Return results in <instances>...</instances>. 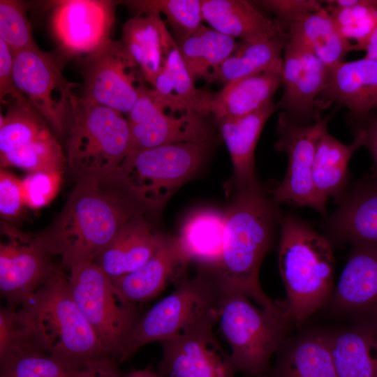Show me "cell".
Instances as JSON below:
<instances>
[{
	"label": "cell",
	"mask_w": 377,
	"mask_h": 377,
	"mask_svg": "<svg viewBox=\"0 0 377 377\" xmlns=\"http://www.w3.org/2000/svg\"><path fill=\"white\" fill-rule=\"evenodd\" d=\"M167 110L144 85L126 114L130 134L128 153L180 142H212L214 131L207 116L194 111L177 115L166 113Z\"/></svg>",
	"instance_id": "4fadbf2b"
},
{
	"label": "cell",
	"mask_w": 377,
	"mask_h": 377,
	"mask_svg": "<svg viewBox=\"0 0 377 377\" xmlns=\"http://www.w3.org/2000/svg\"><path fill=\"white\" fill-rule=\"evenodd\" d=\"M8 237L0 246V291L8 306L22 305L56 269L53 256L36 235L23 233L8 225Z\"/></svg>",
	"instance_id": "9a60e30c"
},
{
	"label": "cell",
	"mask_w": 377,
	"mask_h": 377,
	"mask_svg": "<svg viewBox=\"0 0 377 377\" xmlns=\"http://www.w3.org/2000/svg\"><path fill=\"white\" fill-rule=\"evenodd\" d=\"M160 29L164 57L163 69L173 89L179 110L182 112L194 111L208 116V105L212 93L195 87L181 56L177 43L162 19Z\"/></svg>",
	"instance_id": "e575fe53"
},
{
	"label": "cell",
	"mask_w": 377,
	"mask_h": 377,
	"mask_svg": "<svg viewBox=\"0 0 377 377\" xmlns=\"http://www.w3.org/2000/svg\"><path fill=\"white\" fill-rule=\"evenodd\" d=\"M330 69L301 44L288 40L283 52V94L278 106L301 124L313 117L316 98L321 95Z\"/></svg>",
	"instance_id": "ac0fdd59"
},
{
	"label": "cell",
	"mask_w": 377,
	"mask_h": 377,
	"mask_svg": "<svg viewBox=\"0 0 377 377\" xmlns=\"http://www.w3.org/2000/svg\"><path fill=\"white\" fill-rule=\"evenodd\" d=\"M265 377H339L330 332L309 331L286 341Z\"/></svg>",
	"instance_id": "cb8c5ba5"
},
{
	"label": "cell",
	"mask_w": 377,
	"mask_h": 377,
	"mask_svg": "<svg viewBox=\"0 0 377 377\" xmlns=\"http://www.w3.org/2000/svg\"><path fill=\"white\" fill-rule=\"evenodd\" d=\"M120 3L137 14L165 15L177 38L176 42L194 33L203 21L200 0H133Z\"/></svg>",
	"instance_id": "d590c367"
},
{
	"label": "cell",
	"mask_w": 377,
	"mask_h": 377,
	"mask_svg": "<svg viewBox=\"0 0 377 377\" xmlns=\"http://www.w3.org/2000/svg\"><path fill=\"white\" fill-rule=\"evenodd\" d=\"M13 50L0 39V98L1 103L8 96L10 100L27 98L15 87L13 80Z\"/></svg>",
	"instance_id": "7bdbcfd3"
},
{
	"label": "cell",
	"mask_w": 377,
	"mask_h": 377,
	"mask_svg": "<svg viewBox=\"0 0 377 377\" xmlns=\"http://www.w3.org/2000/svg\"><path fill=\"white\" fill-rule=\"evenodd\" d=\"M286 34L289 40L303 45L329 69L353 50V44L340 34L324 7L290 24Z\"/></svg>",
	"instance_id": "4dcf8cb0"
},
{
	"label": "cell",
	"mask_w": 377,
	"mask_h": 377,
	"mask_svg": "<svg viewBox=\"0 0 377 377\" xmlns=\"http://www.w3.org/2000/svg\"><path fill=\"white\" fill-rule=\"evenodd\" d=\"M361 117L377 108V60L363 57L342 61L330 68L322 94Z\"/></svg>",
	"instance_id": "d4e9b609"
},
{
	"label": "cell",
	"mask_w": 377,
	"mask_h": 377,
	"mask_svg": "<svg viewBox=\"0 0 377 377\" xmlns=\"http://www.w3.org/2000/svg\"><path fill=\"white\" fill-rule=\"evenodd\" d=\"M351 144L346 145L331 135L327 130L320 137L312 165V182L320 202L325 205L327 199L339 195L348 178V165L353 154L364 146L363 137L353 131Z\"/></svg>",
	"instance_id": "f546056e"
},
{
	"label": "cell",
	"mask_w": 377,
	"mask_h": 377,
	"mask_svg": "<svg viewBox=\"0 0 377 377\" xmlns=\"http://www.w3.org/2000/svg\"><path fill=\"white\" fill-rule=\"evenodd\" d=\"M203 21L214 29L242 42L256 43L286 33L276 20L266 17L244 0H202Z\"/></svg>",
	"instance_id": "603a6c76"
},
{
	"label": "cell",
	"mask_w": 377,
	"mask_h": 377,
	"mask_svg": "<svg viewBox=\"0 0 377 377\" xmlns=\"http://www.w3.org/2000/svg\"><path fill=\"white\" fill-rule=\"evenodd\" d=\"M189 262L178 237L165 235L156 253L140 268L110 278L113 291L122 303L137 306L160 293Z\"/></svg>",
	"instance_id": "ffe728a7"
},
{
	"label": "cell",
	"mask_w": 377,
	"mask_h": 377,
	"mask_svg": "<svg viewBox=\"0 0 377 377\" xmlns=\"http://www.w3.org/2000/svg\"><path fill=\"white\" fill-rule=\"evenodd\" d=\"M338 31L354 45L363 42L377 24V0L326 1Z\"/></svg>",
	"instance_id": "8d00e7d4"
},
{
	"label": "cell",
	"mask_w": 377,
	"mask_h": 377,
	"mask_svg": "<svg viewBox=\"0 0 377 377\" xmlns=\"http://www.w3.org/2000/svg\"><path fill=\"white\" fill-rule=\"evenodd\" d=\"M332 301L338 311L377 318V245L352 243Z\"/></svg>",
	"instance_id": "d6986e66"
},
{
	"label": "cell",
	"mask_w": 377,
	"mask_h": 377,
	"mask_svg": "<svg viewBox=\"0 0 377 377\" xmlns=\"http://www.w3.org/2000/svg\"><path fill=\"white\" fill-rule=\"evenodd\" d=\"M329 226L340 240L377 245V179L361 184L341 200Z\"/></svg>",
	"instance_id": "83f0119b"
},
{
	"label": "cell",
	"mask_w": 377,
	"mask_h": 377,
	"mask_svg": "<svg viewBox=\"0 0 377 377\" xmlns=\"http://www.w3.org/2000/svg\"><path fill=\"white\" fill-rule=\"evenodd\" d=\"M213 325L160 342V377H234L230 354L217 341Z\"/></svg>",
	"instance_id": "e0dca14e"
},
{
	"label": "cell",
	"mask_w": 377,
	"mask_h": 377,
	"mask_svg": "<svg viewBox=\"0 0 377 377\" xmlns=\"http://www.w3.org/2000/svg\"><path fill=\"white\" fill-rule=\"evenodd\" d=\"M13 80L16 88L59 135L68 129L70 99L77 83L67 80L54 60L41 51H14Z\"/></svg>",
	"instance_id": "5bb4252c"
},
{
	"label": "cell",
	"mask_w": 377,
	"mask_h": 377,
	"mask_svg": "<svg viewBox=\"0 0 377 377\" xmlns=\"http://www.w3.org/2000/svg\"><path fill=\"white\" fill-rule=\"evenodd\" d=\"M349 121L353 131L359 132L363 137L364 146L367 147L373 158L377 179V110L361 117L350 114Z\"/></svg>",
	"instance_id": "ee69618b"
},
{
	"label": "cell",
	"mask_w": 377,
	"mask_h": 377,
	"mask_svg": "<svg viewBox=\"0 0 377 377\" xmlns=\"http://www.w3.org/2000/svg\"><path fill=\"white\" fill-rule=\"evenodd\" d=\"M164 236L154 232L145 217L132 219L120 229L94 262L110 278L131 274L154 256Z\"/></svg>",
	"instance_id": "7402d4cb"
},
{
	"label": "cell",
	"mask_w": 377,
	"mask_h": 377,
	"mask_svg": "<svg viewBox=\"0 0 377 377\" xmlns=\"http://www.w3.org/2000/svg\"><path fill=\"white\" fill-rule=\"evenodd\" d=\"M45 350L73 368L108 356L75 302L68 278L56 269L19 310Z\"/></svg>",
	"instance_id": "277c9868"
},
{
	"label": "cell",
	"mask_w": 377,
	"mask_h": 377,
	"mask_svg": "<svg viewBox=\"0 0 377 377\" xmlns=\"http://www.w3.org/2000/svg\"><path fill=\"white\" fill-rule=\"evenodd\" d=\"M0 377H73L76 369L34 347L0 359Z\"/></svg>",
	"instance_id": "74e56055"
},
{
	"label": "cell",
	"mask_w": 377,
	"mask_h": 377,
	"mask_svg": "<svg viewBox=\"0 0 377 377\" xmlns=\"http://www.w3.org/2000/svg\"><path fill=\"white\" fill-rule=\"evenodd\" d=\"M73 377H121V374L114 360L105 356L77 368Z\"/></svg>",
	"instance_id": "f6af8a7d"
},
{
	"label": "cell",
	"mask_w": 377,
	"mask_h": 377,
	"mask_svg": "<svg viewBox=\"0 0 377 377\" xmlns=\"http://www.w3.org/2000/svg\"><path fill=\"white\" fill-rule=\"evenodd\" d=\"M330 342L339 377H377V318L330 332Z\"/></svg>",
	"instance_id": "484cf974"
},
{
	"label": "cell",
	"mask_w": 377,
	"mask_h": 377,
	"mask_svg": "<svg viewBox=\"0 0 377 377\" xmlns=\"http://www.w3.org/2000/svg\"><path fill=\"white\" fill-rule=\"evenodd\" d=\"M124 377H160V376L152 369L147 368L131 371Z\"/></svg>",
	"instance_id": "7dc6e473"
},
{
	"label": "cell",
	"mask_w": 377,
	"mask_h": 377,
	"mask_svg": "<svg viewBox=\"0 0 377 377\" xmlns=\"http://www.w3.org/2000/svg\"><path fill=\"white\" fill-rule=\"evenodd\" d=\"M278 251L287 312L300 325L323 306L331 295L334 258L329 241L300 219L281 216Z\"/></svg>",
	"instance_id": "3957f363"
},
{
	"label": "cell",
	"mask_w": 377,
	"mask_h": 377,
	"mask_svg": "<svg viewBox=\"0 0 377 377\" xmlns=\"http://www.w3.org/2000/svg\"><path fill=\"white\" fill-rule=\"evenodd\" d=\"M223 296L210 270L181 280L172 293L139 318L124 345L119 362L147 343L214 326L218 323Z\"/></svg>",
	"instance_id": "52a82bcc"
},
{
	"label": "cell",
	"mask_w": 377,
	"mask_h": 377,
	"mask_svg": "<svg viewBox=\"0 0 377 377\" xmlns=\"http://www.w3.org/2000/svg\"><path fill=\"white\" fill-rule=\"evenodd\" d=\"M226 214L213 209L193 212L184 222L179 240L190 261L212 270L222 253Z\"/></svg>",
	"instance_id": "d6a6232c"
},
{
	"label": "cell",
	"mask_w": 377,
	"mask_h": 377,
	"mask_svg": "<svg viewBox=\"0 0 377 377\" xmlns=\"http://www.w3.org/2000/svg\"><path fill=\"white\" fill-rule=\"evenodd\" d=\"M117 1H59L52 8L51 27L59 48L68 56L87 55L110 38Z\"/></svg>",
	"instance_id": "2e32d148"
},
{
	"label": "cell",
	"mask_w": 377,
	"mask_h": 377,
	"mask_svg": "<svg viewBox=\"0 0 377 377\" xmlns=\"http://www.w3.org/2000/svg\"><path fill=\"white\" fill-rule=\"evenodd\" d=\"M61 173L57 171L33 172L22 179L26 206L38 209L47 205L59 191Z\"/></svg>",
	"instance_id": "ab89813d"
},
{
	"label": "cell",
	"mask_w": 377,
	"mask_h": 377,
	"mask_svg": "<svg viewBox=\"0 0 377 377\" xmlns=\"http://www.w3.org/2000/svg\"><path fill=\"white\" fill-rule=\"evenodd\" d=\"M27 10L22 1H0V39L14 51H41L34 38Z\"/></svg>",
	"instance_id": "f35d334b"
},
{
	"label": "cell",
	"mask_w": 377,
	"mask_h": 377,
	"mask_svg": "<svg viewBox=\"0 0 377 377\" xmlns=\"http://www.w3.org/2000/svg\"><path fill=\"white\" fill-rule=\"evenodd\" d=\"M276 110L272 101L245 116L215 121L232 161L230 184L236 191L258 185L255 174V150L263 128Z\"/></svg>",
	"instance_id": "44dd1931"
},
{
	"label": "cell",
	"mask_w": 377,
	"mask_h": 377,
	"mask_svg": "<svg viewBox=\"0 0 377 377\" xmlns=\"http://www.w3.org/2000/svg\"><path fill=\"white\" fill-rule=\"evenodd\" d=\"M26 206L22 180L11 172L1 169L0 213L1 217L12 219L20 215Z\"/></svg>",
	"instance_id": "b9f144b4"
},
{
	"label": "cell",
	"mask_w": 377,
	"mask_h": 377,
	"mask_svg": "<svg viewBox=\"0 0 377 377\" xmlns=\"http://www.w3.org/2000/svg\"><path fill=\"white\" fill-rule=\"evenodd\" d=\"M68 129L66 166L77 181L112 175L128 152L129 127L123 114L74 94Z\"/></svg>",
	"instance_id": "5b68a950"
},
{
	"label": "cell",
	"mask_w": 377,
	"mask_h": 377,
	"mask_svg": "<svg viewBox=\"0 0 377 377\" xmlns=\"http://www.w3.org/2000/svg\"><path fill=\"white\" fill-rule=\"evenodd\" d=\"M282 86V74L266 72L230 83L212 94L208 113L214 121L249 114L272 101Z\"/></svg>",
	"instance_id": "4316f807"
},
{
	"label": "cell",
	"mask_w": 377,
	"mask_h": 377,
	"mask_svg": "<svg viewBox=\"0 0 377 377\" xmlns=\"http://www.w3.org/2000/svg\"><path fill=\"white\" fill-rule=\"evenodd\" d=\"M376 110H377V108H376Z\"/></svg>",
	"instance_id": "c3c4849f"
},
{
	"label": "cell",
	"mask_w": 377,
	"mask_h": 377,
	"mask_svg": "<svg viewBox=\"0 0 377 377\" xmlns=\"http://www.w3.org/2000/svg\"><path fill=\"white\" fill-rule=\"evenodd\" d=\"M161 20L157 13L136 14L122 27L121 40L144 80L152 86L164 66Z\"/></svg>",
	"instance_id": "1f68e13d"
},
{
	"label": "cell",
	"mask_w": 377,
	"mask_h": 377,
	"mask_svg": "<svg viewBox=\"0 0 377 377\" xmlns=\"http://www.w3.org/2000/svg\"><path fill=\"white\" fill-rule=\"evenodd\" d=\"M265 9L272 13L284 28L304 15L323 7L316 0H263L257 1Z\"/></svg>",
	"instance_id": "60d3db41"
},
{
	"label": "cell",
	"mask_w": 377,
	"mask_h": 377,
	"mask_svg": "<svg viewBox=\"0 0 377 377\" xmlns=\"http://www.w3.org/2000/svg\"><path fill=\"white\" fill-rule=\"evenodd\" d=\"M210 145L180 142L129 152L112 175L148 212H154L199 169Z\"/></svg>",
	"instance_id": "ba28073f"
},
{
	"label": "cell",
	"mask_w": 377,
	"mask_h": 377,
	"mask_svg": "<svg viewBox=\"0 0 377 377\" xmlns=\"http://www.w3.org/2000/svg\"><path fill=\"white\" fill-rule=\"evenodd\" d=\"M68 276L73 298L107 355L119 361L124 345L139 320L137 306L122 303L110 277L94 262L72 266Z\"/></svg>",
	"instance_id": "9c48e42d"
},
{
	"label": "cell",
	"mask_w": 377,
	"mask_h": 377,
	"mask_svg": "<svg viewBox=\"0 0 377 377\" xmlns=\"http://www.w3.org/2000/svg\"><path fill=\"white\" fill-rule=\"evenodd\" d=\"M332 114L309 125H302L286 112L279 114L277 124L279 138L274 145L277 151L285 152L288 158L286 175L274 189L272 200L313 208L322 214L325 205L318 200L312 182V165L317 142L327 130Z\"/></svg>",
	"instance_id": "7c38bea8"
},
{
	"label": "cell",
	"mask_w": 377,
	"mask_h": 377,
	"mask_svg": "<svg viewBox=\"0 0 377 377\" xmlns=\"http://www.w3.org/2000/svg\"><path fill=\"white\" fill-rule=\"evenodd\" d=\"M82 98L127 114L138 100L144 79L122 41L110 39L80 60Z\"/></svg>",
	"instance_id": "8fae6325"
},
{
	"label": "cell",
	"mask_w": 377,
	"mask_h": 377,
	"mask_svg": "<svg viewBox=\"0 0 377 377\" xmlns=\"http://www.w3.org/2000/svg\"><path fill=\"white\" fill-rule=\"evenodd\" d=\"M292 321L284 302L274 309L255 306L247 296L224 295L218 323L230 346V357L236 373L265 377L286 341Z\"/></svg>",
	"instance_id": "8992f818"
},
{
	"label": "cell",
	"mask_w": 377,
	"mask_h": 377,
	"mask_svg": "<svg viewBox=\"0 0 377 377\" xmlns=\"http://www.w3.org/2000/svg\"><path fill=\"white\" fill-rule=\"evenodd\" d=\"M148 210L112 175L77 181L63 209L37 235L64 267L94 262L129 221Z\"/></svg>",
	"instance_id": "6da1fadb"
},
{
	"label": "cell",
	"mask_w": 377,
	"mask_h": 377,
	"mask_svg": "<svg viewBox=\"0 0 377 377\" xmlns=\"http://www.w3.org/2000/svg\"><path fill=\"white\" fill-rule=\"evenodd\" d=\"M225 214L221 256L215 268L210 270L223 295L239 293L261 308L277 307L281 302L269 299L258 279L274 227L281 216L276 204L258 184L237 191Z\"/></svg>",
	"instance_id": "7a4b0ae2"
},
{
	"label": "cell",
	"mask_w": 377,
	"mask_h": 377,
	"mask_svg": "<svg viewBox=\"0 0 377 377\" xmlns=\"http://www.w3.org/2000/svg\"><path fill=\"white\" fill-rule=\"evenodd\" d=\"M177 43L192 80L195 82L203 79L207 82L238 46L235 38L202 24L194 33Z\"/></svg>",
	"instance_id": "836d02e7"
},
{
	"label": "cell",
	"mask_w": 377,
	"mask_h": 377,
	"mask_svg": "<svg viewBox=\"0 0 377 377\" xmlns=\"http://www.w3.org/2000/svg\"><path fill=\"white\" fill-rule=\"evenodd\" d=\"M7 103L0 115L1 168L62 172L66 155L44 117L27 98Z\"/></svg>",
	"instance_id": "30bf717a"
},
{
	"label": "cell",
	"mask_w": 377,
	"mask_h": 377,
	"mask_svg": "<svg viewBox=\"0 0 377 377\" xmlns=\"http://www.w3.org/2000/svg\"><path fill=\"white\" fill-rule=\"evenodd\" d=\"M287 34L256 42L238 43L236 50L212 73L207 83L220 82L223 87L266 72L283 73V52Z\"/></svg>",
	"instance_id": "f1b7e54d"
},
{
	"label": "cell",
	"mask_w": 377,
	"mask_h": 377,
	"mask_svg": "<svg viewBox=\"0 0 377 377\" xmlns=\"http://www.w3.org/2000/svg\"><path fill=\"white\" fill-rule=\"evenodd\" d=\"M353 50H363L364 57L377 60V24L363 42L353 44Z\"/></svg>",
	"instance_id": "bcb514c9"
}]
</instances>
